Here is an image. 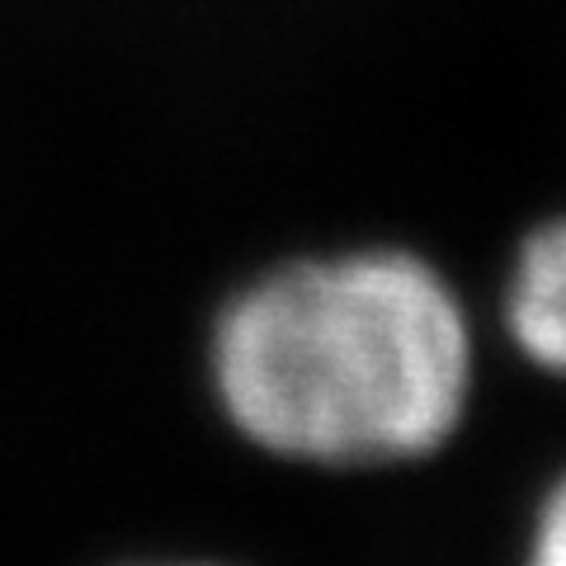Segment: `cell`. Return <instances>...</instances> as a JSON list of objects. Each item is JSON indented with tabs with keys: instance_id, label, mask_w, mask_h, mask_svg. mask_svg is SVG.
Segmentation results:
<instances>
[{
	"instance_id": "7a4b0ae2",
	"label": "cell",
	"mask_w": 566,
	"mask_h": 566,
	"mask_svg": "<svg viewBox=\"0 0 566 566\" xmlns=\"http://www.w3.org/2000/svg\"><path fill=\"white\" fill-rule=\"evenodd\" d=\"M505 331L528 364L566 378V218L524 237L505 283Z\"/></svg>"
},
{
	"instance_id": "6da1fadb",
	"label": "cell",
	"mask_w": 566,
	"mask_h": 566,
	"mask_svg": "<svg viewBox=\"0 0 566 566\" xmlns=\"http://www.w3.org/2000/svg\"><path fill=\"white\" fill-rule=\"evenodd\" d=\"M208 374L255 449L382 468L444 449L472 397V322L416 251L289 260L218 312Z\"/></svg>"
},
{
	"instance_id": "277c9868",
	"label": "cell",
	"mask_w": 566,
	"mask_h": 566,
	"mask_svg": "<svg viewBox=\"0 0 566 566\" xmlns=\"http://www.w3.org/2000/svg\"><path fill=\"white\" fill-rule=\"evenodd\" d=\"M170 566H203V562H170Z\"/></svg>"
},
{
	"instance_id": "3957f363",
	"label": "cell",
	"mask_w": 566,
	"mask_h": 566,
	"mask_svg": "<svg viewBox=\"0 0 566 566\" xmlns=\"http://www.w3.org/2000/svg\"><path fill=\"white\" fill-rule=\"evenodd\" d=\"M524 566H566V472L557 476L534 510Z\"/></svg>"
}]
</instances>
